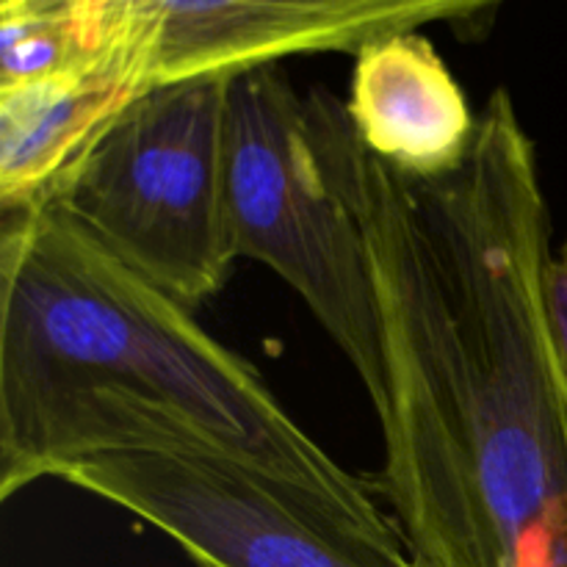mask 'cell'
Here are the masks:
<instances>
[{"label": "cell", "instance_id": "6da1fadb", "mask_svg": "<svg viewBox=\"0 0 567 567\" xmlns=\"http://www.w3.org/2000/svg\"><path fill=\"white\" fill-rule=\"evenodd\" d=\"M358 221L382 327L385 463L371 487L419 567H567V365L548 313L551 216L509 89L452 175L369 153L347 103L305 94Z\"/></svg>", "mask_w": 567, "mask_h": 567}, {"label": "cell", "instance_id": "7a4b0ae2", "mask_svg": "<svg viewBox=\"0 0 567 567\" xmlns=\"http://www.w3.org/2000/svg\"><path fill=\"white\" fill-rule=\"evenodd\" d=\"M219 454L404 543L371 480L343 468L247 358L122 264L64 208L0 238V498L103 452Z\"/></svg>", "mask_w": 567, "mask_h": 567}, {"label": "cell", "instance_id": "3957f363", "mask_svg": "<svg viewBox=\"0 0 567 567\" xmlns=\"http://www.w3.org/2000/svg\"><path fill=\"white\" fill-rule=\"evenodd\" d=\"M225 177L236 258L266 264L305 299L382 419L388 374L369 255L321 172L305 97L280 64L230 78Z\"/></svg>", "mask_w": 567, "mask_h": 567}, {"label": "cell", "instance_id": "277c9868", "mask_svg": "<svg viewBox=\"0 0 567 567\" xmlns=\"http://www.w3.org/2000/svg\"><path fill=\"white\" fill-rule=\"evenodd\" d=\"M233 75L150 92L89 155L55 205L186 308L230 280L225 116Z\"/></svg>", "mask_w": 567, "mask_h": 567}, {"label": "cell", "instance_id": "5b68a950", "mask_svg": "<svg viewBox=\"0 0 567 567\" xmlns=\"http://www.w3.org/2000/svg\"><path fill=\"white\" fill-rule=\"evenodd\" d=\"M50 480L147 520L199 567H419L404 543L219 454L103 452L55 465Z\"/></svg>", "mask_w": 567, "mask_h": 567}, {"label": "cell", "instance_id": "8992f818", "mask_svg": "<svg viewBox=\"0 0 567 567\" xmlns=\"http://www.w3.org/2000/svg\"><path fill=\"white\" fill-rule=\"evenodd\" d=\"M496 3L452 0H138L155 83L238 75L293 53H352L430 22H474Z\"/></svg>", "mask_w": 567, "mask_h": 567}, {"label": "cell", "instance_id": "52a82bcc", "mask_svg": "<svg viewBox=\"0 0 567 567\" xmlns=\"http://www.w3.org/2000/svg\"><path fill=\"white\" fill-rule=\"evenodd\" d=\"M155 89L138 0H131L125 33L97 61L53 81L0 89L3 216L59 203L116 122Z\"/></svg>", "mask_w": 567, "mask_h": 567}, {"label": "cell", "instance_id": "ba28073f", "mask_svg": "<svg viewBox=\"0 0 567 567\" xmlns=\"http://www.w3.org/2000/svg\"><path fill=\"white\" fill-rule=\"evenodd\" d=\"M347 111L369 153L419 181L457 172L480 131L463 86L419 31L374 39L354 55Z\"/></svg>", "mask_w": 567, "mask_h": 567}, {"label": "cell", "instance_id": "9c48e42d", "mask_svg": "<svg viewBox=\"0 0 567 567\" xmlns=\"http://www.w3.org/2000/svg\"><path fill=\"white\" fill-rule=\"evenodd\" d=\"M131 0H3L0 89L83 70L125 33Z\"/></svg>", "mask_w": 567, "mask_h": 567}, {"label": "cell", "instance_id": "30bf717a", "mask_svg": "<svg viewBox=\"0 0 567 567\" xmlns=\"http://www.w3.org/2000/svg\"><path fill=\"white\" fill-rule=\"evenodd\" d=\"M546 293H548V313H551L554 336H557L559 352H563L565 365H567V241L565 247L559 249V255H554L551 264H548Z\"/></svg>", "mask_w": 567, "mask_h": 567}]
</instances>
